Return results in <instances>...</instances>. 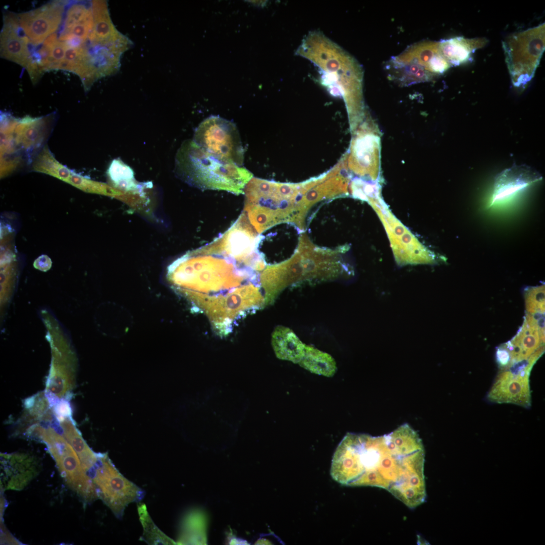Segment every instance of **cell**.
Segmentation results:
<instances>
[{
  "instance_id": "cell-27",
  "label": "cell",
  "mask_w": 545,
  "mask_h": 545,
  "mask_svg": "<svg viewBox=\"0 0 545 545\" xmlns=\"http://www.w3.org/2000/svg\"><path fill=\"white\" fill-rule=\"evenodd\" d=\"M229 543L230 544H248L246 540L242 539L241 538L233 537L231 538Z\"/></svg>"
},
{
  "instance_id": "cell-14",
  "label": "cell",
  "mask_w": 545,
  "mask_h": 545,
  "mask_svg": "<svg viewBox=\"0 0 545 545\" xmlns=\"http://www.w3.org/2000/svg\"><path fill=\"white\" fill-rule=\"evenodd\" d=\"M542 179L541 175L531 167L513 165L496 176L490 206L510 199Z\"/></svg>"
},
{
  "instance_id": "cell-15",
  "label": "cell",
  "mask_w": 545,
  "mask_h": 545,
  "mask_svg": "<svg viewBox=\"0 0 545 545\" xmlns=\"http://www.w3.org/2000/svg\"><path fill=\"white\" fill-rule=\"evenodd\" d=\"M1 486L3 490H21L38 473V463L29 454H1Z\"/></svg>"
},
{
  "instance_id": "cell-21",
  "label": "cell",
  "mask_w": 545,
  "mask_h": 545,
  "mask_svg": "<svg viewBox=\"0 0 545 545\" xmlns=\"http://www.w3.org/2000/svg\"><path fill=\"white\" fill-rule=\"evenodd\" d=\"M298 364L312 373L327 377L333 376L337 370L332 356L309 345H305L304 355Z\"/></svg>"
},
{
  "instance_id": "cell-8",
  "label": "cell",
  "mask_w": 545,
  "mask_h": 545,
  "mask_svg": "<svg viewBox=\"0 0 545 545\" xmlns=\"http://www.w3.org/2000/svg\"><path fill=\"white\" fill-rule=\"evenodd\" d=\"M91 478L98 498L118 519L122 518L130 504L138 503L145 496V491L123 476L106 453H98Z\"/></svg>"
},
{
  "instance_id": "cell-18",
  "label": "cell",
  "mask_w": 545,
  "mask_h": 545,
  "mask_svg": "<svg viewBox=\"0 0 545 545\" xmlns=\"http://www.w3.org/2000/svg\"><path fill=\"white\" fill-rule=\"evenodd\" d=\"M64 438L77 453L83 469L90 477L98 458V453L87 445L75 425L71 417L57 420Z\"/></svg>"
},
{
  "instance_id": "cell-25",
  "label": "cell",
  "mask_w": 545,
  "mask_h": 545,
  "mask_svg": "<svg viewBox=\"0 0 545 545\" xmlns=\"http://www.w3.org/2000/svg\"><path fill=\"white\" fill-rule=\"evenodd\" d=\"M524 296L527 313L532 315L544 313V284L526 287L524 290Z\"/></svg>"
},
{
  "instance_id": "cell-13",
  "label": "cell",
  "mask_w": 545,
  "mask_h": 545,
  "mask_svg": "<svg viewBox=\"0 0 545 545\" xmlns=\"http://www.w3.org/2000/svg\"><path fill=\"white\" fill-rule=\"evenodd\" d=\"M544 314L532 315L527 313L516 335L505 343L511 357L510 366L528 359L544 345Z\"/></svg>"
},
{
  "instance_id": "cell-4",
  "label": "cell",
  "mask_w": 545,
  "mask_h": 545,
  "mask_svg": "<svg viewBox=\"0 0 545 545\" xmlns=\"http://www.w3.org/2000/svg\"><path fill=\"white\" fill-rule=\"evenodd\" d=\"M291 188L255 177L246 184L243 211L258 233L291 218Z\"/></svg>"
},
{
  "instance_id": "cell-6",
  "label": "cell",
  "mask_w": 545,
  "mask_h": 545,
  "mask_svg": "<svg viewBox=\"0 0 545 545\" xmlns=\"http://www.w3.org/2000/svg\"><path fill=\"white\" fill-rule=\"evenodd\" d=\"M502 47L512 84L524 88L534 77L544 50V23L510 35Z\"/></svg>"
},
{
  "instance_id": "cell-22",
  "label": "cell",
  "mask_w": 545,
  "mask_h": 545,
  "mask_svg": "<svg viewBox=\"0 0 545 545\" xmlns=\"http://www.w3.org/2000/svg\"><path fill=\"white\" fill-rule=\"evenodd\" d=\"M440 53L439 42L425 41L409 46L394 58L400 62L417 64L428 71L430 62Z\"/></svg>"
},
{
  "instance_id": "cell-20",
  "label": "cell",
  "mask_w": 545,
  "mask_h": 545,
  "mask_svg": "<svg viewBox=\"0 0 545 545\" xmlns=\"http://www.w3.org/2000/svg\"><path fill=\"white\" fill-rule=\"evenodd\" d=\"M386 67L389 78L403 85L430 81L435 75L417 64L400 62L394 58Z\"/></svg>"
},
{
  "instance_id": "cell-23",
  "label": "cell",
  "mask_w": 545,
  "mask_h": 545,
  "mask_svg": "<svg viewBox=\"0 0 545 545\" xmlns=\"http://www.w3.org/2000/svg\"><path fill=\"white\" fill-rule=\"evenodd\" d=\"M139 520L143 528V533L139 540L148 544H175L172 538L163 532L151 519L145 504L137 503Z\"/></svg>"
},
{
  "instance_id": "cell-16",
  "label": "cell",
  "mask_w": 545,
  "mask_h": 545,
  "mask_svg": "<svg viewBox=\"0 0 545 545\" xmlns=\"http://www.w3.org/2000/svg\"><path fill=\"white\" fill-rule=\"evenodd\" d=\"M29 46L28 40L20 31L16 15H6L1 34V57L29 70L33 64Z\"/></svg>"
},
{
  "instance_id": "cell-10",
  "label": "cell",
  "mask_w": 545,
  "mask_h": 545,
  "mask_svg": "<svg viewBox=\"0 0 545 545\" xmlns=\"http://www.w3.org/2000/svg\"><path fill=\"white\" fill-rule=\"evenodd\" d=\"M532 368L518 363L500 370L487 394V400L495 403L512 404L530 408L531 396L529 376Z\"/></svg>"
},
{
  "instance_id": "cell-19",
  "label": "cell",
  "mask_w": 545,
  "mask_h": 545,
  "mask_svg": "<svg viewBox=\"0 0 545 545\" xmlns=\"http://www.w3.org/2000/svg\"><path fill=\"white\" fill-rule=\"evenodd\" d=\"M271 344L276 356L298 363L304 354L305 346L289 328L279 326L272 335Z\"/></svg>"
},
{
  "instance_id": "cell-3",
  "label": "cell",
  "mask_w": 545,
  "mask_h": 545,
  "mask_svg": "<svg viewBox=\"0 0 545 545\" xmlns=\"http://www.w3.org/2000/svg\"><path fill=\"white\" fill-rule=\"evenodd\" d=\"M176 161L177 171L181 177L202 189L244 194L246 184L253 177L245 168L220 160L193 140L187 141L182 145Z\"/></svg>"
},
{
  "instance_id": "cell-1",
  "label": "cell",
  "mask_w": 545,
  "mask_h": 545,
  "mask_svg": "<svg viewBox=\"0 0 545 545\" xmlns=\"http://www.w3.org/2000/svg\"><path fill=\"white\" fill-rule=\"evenodd\" d=\"M424 457L421 439L407 423L377 437L348 432L334 453L331 475L344 485L385 489L414 509L426 499Z\"/></svg>"
},
{
  "instance_id": "cell-7",
  "label": "cell",
  "mask_w": 545,
  "mask_h": 545,
  "mask_svg": "<svg viewBox=\"0 0 545 545\" xmlns=\"http://www.w3.org/2000/svg\"><path fill=\"white\" fill-rule=\"evenodd\" d=\"M51 350V361L45 394L57 399H68L74 388L77 370L75 353L56 320L43 317Z\"/></svg>"
},
{
  "instance_id": "cell-17",
  "label": "cell",
  "mask_w": 545,
  "mask_h": 545,
  "mask_svg": "<svg viewBox=\"0 0 545 545\" xmlns=\"http://www.w3.org/2000/svg\"><path fill=\"white\" fill-rule=\"evenodd\" d=\"M487 42L485 38H466L455 37L439 42L441 54L451 66H459L472 59V54Z\"/></svg>"
},
{
  "instance_id": "cell-11",
  "label": "cell",
  "mask_w": 545,
  "mask_h": 545,
  "mask_svg": "<svg viewBox=\"0 0 545 545\" xmlns=\"http://www.w3.org/2000/svg\"><path fill=\"white\" fill-rule=\"evenodd\" d=\"M66 4L64 2H51L16 15L20 31L30 45L42 43L48 36L58 31L63 21Z\"/></svg>"
},
{
  "instance_id": "cell-2",
  "label": "cell",
  "mask_w": 545,
  "mask_h": 545,
  "mask_svg": "<svg viewBox=\"0 0 545 545\" xmlns=\"http://www.w3.org/2000/svg\"><path fill=\"white\" fill-rule=\"evenodd\" d=\"M186 273L201 295V308L213 328L227 335L237 321L257 307L259 271L265 260L219 236L198 250Z\"/></svg>"
},
{
  "instance_id": "cell-24",
  "label": "cell",
  "mask_w": 545,
  "mask_h": 545,
  "mask_svg": "<svg viewBox=\"0 0 545 545\" xmlns=\"http://www.w3.org/2000/svg\"><path fill=\"white\" fill-rule=\"evenodd\" d=\"M201 520L199 514L191 513L184 519L178 544H201L204 542L202 536Z\"/></svg>"
},
{
  "instance_id": "cell-5",
  "label": "cell",
  "mask_w": 545,
  "mask_h": 545,
  "mask_svg": "<svg viewBox=\"0 0 545 545\" xmlns=\"http://www.w3.org/2000/svg\"><path fill=\"white\" fill-rule=\"evenodd\" d=\"M27 435L46 445L62 477L84 503H90L98 499L92 479L83 469L77 453L64 437L52 427H45L39 423L30 427Z\"/></svg>"
},
{
  "instance_id": "cell-12",
  "label": "cell",
  "mask_w": 545,
  "mask_h": 545,
  "mask_svg": "<svg viewBox=\"0 0 545 545\" xmlns=\"http://www.w3.org/2000/svg\"><path fill=\"white\" fill-rule=\"evenodd\" d=\"M54 114L18 119L14 135L15 143L27 165H32L44 145L53 128Z\"/></svg>"
},
{
  "instance_id": "cell-26",
  "label": "cell",
  "mask_w": 545,
  "mask_h": 545,
  "mask_svg": "<svg viewBox=\"0 0 545 545\" xmlns=\"http://www.w3.org/2000/svg\"><path fill=\"white\" fill-rule=\"evenodd\" d=\"M1 544H18L19 541L11 535L10 533L6 530L4 526L1 527Z\"/></svg>"
},
{
  "instance_id": "cell-9",
  "label": "cell",
  "mask_w": 545,
  "mask_h": 545,
  "mask_svg": "<svg viewBox=\"0 0 545 545\" xmlns=\"http://www.w3.org/2000/svg\"><path fill=\"white\" fill-rule=\"evenodd\" d=\"M193 141L220 160L242 166L244 150L238 130L232 122L219 116L208 117L196 129Z\"/></svg>"
}]
</instances>
